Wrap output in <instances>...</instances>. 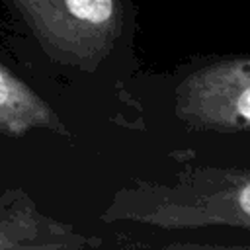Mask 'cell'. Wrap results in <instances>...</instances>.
Segmentation results:
<instances>
[{
	"mask_svg": "<svg viewBox=\"0 0 250 250\" xmlns=\"http://www.w3.org/2000/svg\"><path fill=\"white\" fill-rule=\"evenodd\" d=\"M100 219L160 232L250 230V166L189 164L172 182L133 180L113 193Z\"/></svg>",
	"mask_w": 250,
	"mask_h": 250,
	"instance_id": "obj_1",
	"label": "cell"
},
{
	"mask_svg": "<svg viewBox=\"0 0 250 250\" xmlns=\"http://www.w3.org/2000/svg\"><path fill=\"white\" fill-rule=\"evenodd\" d=\"M43 55L64 68L98 74L131 55L137 0H2Z\"/></svg>",
	"mask_w": 250,
	"mask_h": 250,
	"instance_id": "obj_2",
	"label": "cell"
},
{
	"mask_svg": "<svg viewBox=\"0 0 250 250\" xmlns=\"http://www.w3.org/2000/svg\"><path fill=\"white\" fill-rule=\"evenodd\" d=\"M172 113L191 131L250 133V51L184 61L174 72Z\"/></svg>",
	"mask_w": 250,
	"mask_h": 250,
	"instance_id": "obj_3",
	"label": "cell"
},
{
	"mask_svg": "<svg viewBox=\"0 0 250 250\" xmlns=\"http://www.w3.org/2000/svg\"><path fill=\"white\" fill-rule=\"evenodd\" d=\"M33 131L70 137L55 107L0 59V135L20 139Z\"/></svg>",
	"mask_w": 250,
	"mask_h": 250,
	"instance_id": "obj_4",
	"label": "cell"
},
{
	"mask_svg": "<svg viewBox=\"0 0 250 250\" xmlns=\"http://www.w3.org/2000/svg\"><path fill=\"white\" fill-rule=\"evenodd\" d=\"M100 246L98 238H88L72 227L37 213L25 197L16 205H0V248H88Z\"/></svg>",
	"mask_w": 250,
	"mask_h": 250,
	"instance_id": "obj_5",
	"label": "cell"
}]
</instances>
